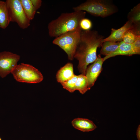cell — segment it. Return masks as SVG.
Segmentation results:
<instances>
[{"instance_id": "6", "label": "cell", "mask_w": 140, "mask_h": 140, "mask_svg": "<svg viewBox=\"0 0 140 140\" xmlns=\"http://www.w3.org/2000/svg\"><path fill=\"white\" fill-rule=\"evenodd\" d=\"M10 20L16 23L21 29H24L30 25V21L27 18L20 0H6Z\"/></svg>"}, {"instance_id": "3", "label": "cell", "mask_w": 140, "mask_h": 140, "mask_svg": "<svg viewBox=\"0 0 140 140\" xmlns=\"http://www.w3.org/2000/svg\"><path fill=\"white\" fill-rule=\"evenodd\" d=\"M74 11L87 12L95 16L105 18L117 12V7L110 0H88L73 8Z\"/></svg>"}, {"instance_id": "13", "label": "cell", "mask_w": 140, "mask_h": 140, "mask_svg": "<svg viewBox=\"0 0 140 140\" xmlns=\"http://www.w3.org/2000/svg\"><path fill=\"white\" fill-rule=\"evenodd\" d=\"M10 22L6 2L0 1V28L6 29Z\"/></svg>"}, {"instance_id": "9", "label": "cell", "mask_w": 140, "mask_h": 140, "mask_svg": "<svg viewBox=\"0 0 140 140\" xmlns=\"http://www.w3.org/2000/svg\"><path fill=\"white\" fill-rule=\"evenodd\" d=\"M133 26L132 23L128 20L120 28L117 29H111L110 35L107 38H104L102 41V42L107 41L116 42H120L122 41L125 33L128 30L131 29Z\"/></svg>"}, {"instance_id": "19", "label": "cell", "mask_w": 140, "mask_h": 140, "mask_svg": "<svg viewBox=\"0 0 140 140\" xmlns=\"http://www.w3.org/2000/svg\"><path fill=\"white\" fill-rule=\"evenodd\" d=\"M138 35L131 29L129 30L125 34L122 41L126 43L132 44L136 40Z\"/></svg>"}, {"instance_id": "14", "label": "cell", "mask_w": 140, "mask_h": 140, "mask_svg": "<svg viewBox=\"0 0 140 140\" xmlns=\"http://www.w3.org/2000/svg\"><path fill=\"white\" fill-rule=\"evenodd\" d=\"M128 20L131 22L134 27H140V4L135 6L128 13Z\"/></svg>"}, {"instance_id": "22", "label": "cell", "mask_w": 140, "mask_h": 140, "mask_svg": "<svg viewBox=\"0 0 140 140\" xmlns=\"http://www.w3.org/2000/svg\"><path fill=\"white\" fill-rule=\"evenodd\" d=\"M33 5L37 10L41 7L42 1L41 0H30Z\"/></svg>"}, {"instance_id": "4", "label": "cell", "mask_w": 140, "mask_h": 140, "mask_svg": "<svg viewBox=\"0 0 140 140\" xmlns=\"http://www.w3.org/2000/svg\"><path fill=\"white\" fill-rule=\"evenodd\" d=\"M81 29L69 32L56 37L52 41L67 54L68 59L72 60L79 43Z\"/></svg>"}, {"instance_id": "12", "label": "cell", "mask_w": 140, "mask_h": 140, "mask_svg": "<svg viewBox=\"0 0 140 140\" xmlns=\"http://www.w3.org/2000/svg\"><path fill=\"white\" fill-rule=\"evenodd\" d=\"M74 75L73 65L68 63L58 71L56 75L57 80L61 83L71 79Z\"/></svg>"}, {"instance_id": "5", "label": "cell", "mask_w": 140, "mask_h": 140, "mask_svg": "<svg viewBox=\"0 0 140 140\" xmlns=\"http://www.w3.org/2000/svg\"><path fill=\"white\" fill-rule=\"evenodd\" d=\"M17 81L27 83L41 82L43 77L39 70L32 66L21 63L17 65L11 72Z\"/></svg>"}, {"instance_id": "7", "label": "cell", "mask_w": 140, "mask_h": 140, "mask_svg": "<svg viewBox=\"0 0 140 140\" xmlns=\"http://www.w3.org/2000/svg\"><path fill=\"white\" fill-rule=\"evenodd\" d=\"M20 56L9 51L0 52V76L3 78L11 73L20 59Z\"/></svg>"}, {"instance_id": "10", "label": "cell", "mask_w": 140, "mask_h": 140, "mask_svg": "<svg viewBox=\"0 0 140 140\" xmlns=\"http://www.w3.org/2000/svg\"><path fill=\"white\" fill-rule=\"evenodd\" d=\"M135 54H137L133 49L131 44L126 43L122 41L114 52L105 56L103 59L104 61L110 58L118 55L131 56Z\"/></svg>"}, {"instance_id": "21", "label": "cell", "mask_w": 140, "mask_h": 140, "mask_svg": "<svg viewBox=\"0 0 140 140\" xmlns=\"http://www.w3.org/2000/svg\"><path fill=\"white\" fill-rule=\"evenodd\" d=\"M132 47L137 54H140V35L137 36L135 41L131 44Z\"/></svg>"}, {"instance_id": "23", "label": "cell", "mask_w": 140, "mask_h": 140, "mask_svg": "<svg viewBox=\"0 0 140 140\" xmlns=\"http://www.w3.org/2000/svg\"><path fill=\"white\" fill-rule=\"evenodd\" d=\"M136 136L138 140H140V125L138 126L136 131Z\"/></svg>"}, {"instance_id": "15", "label": "cell", "mask_w": 140, "mask_h": 140, "mask_svg": "<svg viewBox=\"0 0 140 140\" xmlns=\"http://www.w3.org/2000/svg\"><path fill=\"white\" fill-rule=\"evenodd\" d=\"M120 42L110 41L103 42L101 45L100 54L106 56L114 52L118 48Z\"/></svg>"}, {"instance_id": "11", "label": "cell", "mask_w": 140, "mask_h": 140, "mask_svg": "<svg viewBox=\"0 0 140 140\" xmlns=\"http://www.w3.org/2000/svg\"><path fill=\"white\" fill-rule=\"evenodd\" d=\"M72 124L75 129L83 132L92 131L97 128L96 125L92 121L88 119L77 118L74 119Z\"/></svg>"}, {"instance_id": "8", "label": "cell", "mask_w": 140, "mask_h": 140, "mask_svg": "<svg viewBox=\"0 0 140 140\" xmlns=\"http://www.w3.org/2000/svg\"><path fill=\"white\" fill-rule=\"evenodd\" d=\"M104 62L103 58L100 55H99L93 64L87 68L85 76L87 80L89 90L94 85L101 72Z\"/></svg>"}, {"instance_id": "16", "label": "cell", "mask_w": 140, "mask_h": 140, "mask_svg": "<svg viewBox=\"0 0 140 140\" xmlns=\"http://www.w3.org/2000/svg\"><path fill=\"white\" fill-rule=\"evenodd\" d=\"M25 13L30 21L34 18L37 10L30 0H20Z\"/></svg>"}, {"instance_id": "24", "label": "cell", "mask_w": 140, "mask_h": 140, "mask_svg": "<svg viewBox=\"0 0 140 140\" xmlns=\"http://www.w3.org/2000/svg\"><path fill=\"white\" fill-rule=\"evenodd\" d=\"M0 140H2L1 138L0 137Z\"/></svg>"}, {"instance_id": "17", "label": "cell", "mask_w": 140, "mask_h": 140, "mask_svg": "<svg viewBox=\"0 0 140 140\" xmlns=\"http://www.w3.org/2000/svg\"><path fill=\"white\" fill-rule=\"evenodd\" d=\"M75 88L76 90H79L82 94H84L89 90L87 80L85 75L81 74L78 75Z\"/></svg>"}, {"instance_id": "2", "label": "cell", "mask_w": 140, "mask_h": 140, "mask_svg": "<svg viewBox=\"0 0 140 140\" xmlns=\"http://www.w3.org/2000/svg\"><path fill=\"white\" fill-rule=\"evenodd\" d=\"M86 15V12L83 11L62 13L58 18L48 23V29L49 36L56 38L67 32L81 29L80 22L85 18Z\"/></svg>"}, {"instance_id": "20", "label": "cell", "mask_w": 140, "mask_h": 140, "mask_svg": "<svg viewBox=\"0 0 140 140\" xmlns=\"http://www.w3.org/2000/svg\"><path fill=\"white\" fill-rule=\"evenodd\" d=\"M80 25L82 30L86 31L90 30L92 27V24L90 19L84 18L81 20Z\"/></svg>"}, {"instance_id": "1", "label": "cell", "mask_w": 140, "mask_h": 140, "mask_svg": "<svg viewBox=\"0 0 140 140\" xmlns=\"http://www.w3.org/2000/svg\"><path fill=\"white\" fill-rule=\"evenodd\" d=\"M104 37L95 30L81 31L74 58L79 61L78 69L85 75L88 65L96 59L97 48L101 46Z\"/></svg>"}, {"instance_id": "18", "label": "cell", "mask_w": 140, "mask_h": 140, "mask_svg": "<svg viewBox=\"0 0 140 140\" xmlns=\"http://www.w3.org/2000/svg\"><path fill=\"white\" fill-rule=\"evenodd\" d=\"M78 75H74L71 78L61 83L64 88L71 93H73L76 90L75 83Z\"/></svg>"}]
</instances>
